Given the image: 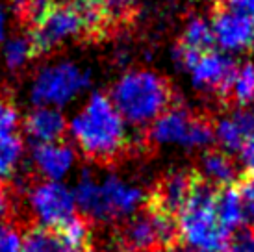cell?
<instances>
[{
	"label": "cell",
	"mask_w": 254,
	"mask_h": 252,
	"mask_svg": "<svg viewBox=\"0 0 254 252\" xmlns=\"http://www.w3.org/2000/svg\"><path fill=\"white\" fill-rule=\"evenodd\" d=\"M76 208L93 223H127L139 213L147 200V189L139 180L115 171H84L74 184Z\"/></svg>",
	"instance_id": "cell-1"
},
{
	"label": "cell",
	"mask_w": 254,
	"mask_h": 252,
	"mask_svg": "<svg viewBox=\"0 0 254 252\" xmlns=\"http://www.w3.org/2000/svg\"><path fill=\"white\" fill-rule=\"evenodd\" d=\"M67 132L82 154L99 161L117 158L130 139L127 121L106 93L87 95L69 119Z\"/></svg>",
	"instance_id": "cell-2"
},
{
	"label": "cell",
	"mask_w": 254,
	"mask_h": 252,
	"mask_svg": "<svg viewBox=\"0 0 254 252\" xmlns=\"http://www.w3.org/2000/svg\"><path fill=\"white\" fill-rule=\"evenodd\" d=\"M108 97L128 126H150L171 102L169 82L152 69L135 67L121 72Z\"/></svg>",
	"instance_id": "cell-3"
},
{
	"label": "cell",
	"mask_w": 254,
	"mask_h": 252,
	"mask_svg": "<svg viewBox=\"0 0 254 252\" xmlns=\"http://www.w3.org/2000/svg\"><path fill=\"white\" fill-rule=\"evenodd\" d=\"M177 230L190 252H223L232 230L221 215L217 191L195 186L186 206L178 211Z\"/></svg>",
	"instance_id": "cell-4"
},
{
	"label": "cell",
	"mask_w": 254,
	"mask_h": 252,
	"mask_svg": "<svg viewBox=\"0 0 254 252\" xmlns=\"http://www.w3.org/2000/svg\"><path fill=\"white\" fill-rule=\"evenodd\" d=\"M106 11L99 0H72L50 6L36 21L32 41L36 50L50 52L99 26Z\"/></svg>",
	"instance_id": "cell-5"
},
{
	"label": "cell",
	"mask_w": 254,
	"mask_h": 252,
	"mask_svg": "<svg viewBox=\"0 0 254 252\" xmlns=\"http://www.w3.org/2000/svg\"><path fill=\"white\" fill-rule=\"evenodd\" d=\"M91 70L72 60H54L43 63L34 72L28 85V97L34 106L62 110L76 102L89 91Z\"/></svg>",
	"instance_id": "cell-6"
},
{
	"label": "cell",
	"mask_w": 254,
	"mask_h": 252,
	"mask_svg": "<svg viewBox=\"0 0 254 252\" xmlns=\"http://www.w3.org/2000/svg\"><path fill=\"white\" fill-rule=\"evenodd\" d=\"M156 147L178 150H208L213 139V125L182 106L167 108L148 128Z\"/></svg>",
	"instance_id": "cell-7"
},
{
	"label": "cell",
	"mask_w": 254,
	"mask_h": 252,
	"mask_svg": "<svg viewBox=\"0 0 254 252\" xmlns=\"http://www.w3.org/2000/svg\"><path fill=\"white\" fill-rule=\"evenodd\" d=\"M24 206L43 230H62L76 217L78 210L71 186L49 180H39L26 189Z\"/></svg>",
	"instance_id": "cell-8"
},
{
	"label": "cell",
	"mask_w": 254,
	"mask_h": 252,
	"mask_svg": "<svg viewBox=\"0 0 254 252\" xmlns=\"http://www.w3.org/2000/svg\"><path fill=\"white\" fill-rule=\"evenodd\" d=\"M175 62L188 74L190 84L200 93L215 95L228 93V85L232 80L236 62L232 56L217 49H210L204 52H188L178 47L175 50Z\"/></svg>",
	"instance_id": "cell-9"
},
{
	"label": "cell",
	"mask_w": 254,
	"mask_h": 252,
	"mask_svg": "<svg viewBox=\"0 0 254 252\" xmlns=\"http://www.w3.org/2000/svg\"><path fill=\"white\" fill-rule=\"evenodd\" d=\"M177 236V223L160 210L139 211L121 230V241L128 252L165 251L175 243Z\"/></svg>",
	"instance_id": "cell-10"
},
{
	"label": "cell",
	"mask_w": 254,
	"mask_h": 252,
	"mask_svg": "<svg viewBox=\"0 0 254 252\" xmlns=\"http://www.w3.org/2000/svg\"><path fill=\"white\" fill-rule=\"evenodd\" d=\"M213 45L228 56L243 54L254 45V21L245 11L236 7H221L212 19Z\"/></svg>",
	"instance_id": "cell-11"
},
{
	"label": "cell",
	"mask_w": 254,
	"mask_h": 252,
	"mask_svg": "<svg viewBox=\"0 0 254 252\" xmlns=\"http://www.w3.org/2000/svg\"><path fill=\"white\" fill-rule=\"evenodd\" d=\"M30 163L41 180L49 182H65L69 176L74 175L78 167V152L76 147L69 143L54 141L45 145H34Z\"/></svg>",
	"instance_id": "cell-12"
},
{
	"label": "cell",
	"mask_w": 254,
	"mask_h": 252,
	"mask_svg": "<svg viewBox=\"0 0 254 252\" xmlns=\"http://www.w3.org/2000/svg\"><path fill=\"white\" fill-rule=\"evenodd\" d=\"M254 135V108L232 106L213 123V139L223 152H241Z\"/></svg>",
	"instance_id": "cell-13"
},
{
	"label": "cell",
	"mask_w": 254,
	"mask_h": 252,
	"mask_svg": "<svg viewBox=\"0 0 254 252\" xmlns=\"http://www.w3.org/2000/svg\"><path fill=\"white\" fill-rule=\"evenodd\" d=\"M22 126L24 133L30 137V141H34V145H45L64 139L69 121L65 119L62 110L34 106L32 112L24 117Z\"/></svg>",
	"instance_id": "cell-14"
},
{
	"label": "cell",
	"mask_w": 254,
	"mask_h": 252,
	"mask_svg": "<svg viewBox=\"0 0 254 252\" xmlns=\"http://www.w3.org/2000/svg\"><path fill=\"white\" fill-rule=\"evenodd\" d=\"M193 189H195V184H193L190 173H186L182 169H175V171L167 173L160 180L154 191L158 210L167 215L173 211H180L191 196Z\"/></svg>",
	"instance_id": "cell-15"
},
{
	"label": "cell",
	"mask_w": 254,
	"mask_h": 252,
	"mask_svg": "<svg viewBox=\"0 0 254 252\" xmlns=\"http://www.w3.org/2000/svg\"><path fill=\"white\" fill-rule=\"evenodd\" d=\"M198 173L208 184L225 188L236 182L238 178V163L232 156L223 150H206L198 161Z\"/></svg>",
	"instance_id": "cell-16"
},
{
	"label": "cell",
	"mask_w": 254,
	"mask_h": 252,
	"mask_svg": "<svg viewBox=\"0 0 254 252\" xmlns=\"http://www.w3.org/2000/svg\"><path fill=\"white\" fill-rule=\"evenodd\" d=\"M34 54H36V45H34L30 35L13 34L7 35L6 39L2 41L0 60L4 63V67L9 70L24 69L32 62Z\"/></svg>",
	"instance_id": "cell-17"
},
{
	"label": "cell",
	"mask_w": 254,
	"mask_h": 252,
	"mask_svg": "<svg viewBox=\"0 0 254 252\" xmlns=\"http://www.w3.org/2000/svg\"><path fill=\"white\" fill-rule=\"evenodd\" d=\"M180 49L198 54L204 50L213 49L212 22L202 15H193L190 21L184 24Z\"/></svg>",
	"instance_id": "cell-18"
},
{
	"label": "cell",
	"mask_w": 254,
	"mask_h": 252,
	"mask_svg": "<svg viewBox=\"0 0 254 252\" xmlns=\"http://www.w3.org/2000/svg\"><path fill=\"white\" fill-rule=\"evenodd\" d=\"M228 95L234 98L236 106L254 108V60L236 63L232 80L228 85Z\"/></svg>",
	"instance_id": "cell-19"
},
{
	"label": "cell",
	"mask_w": 254,
	"mask_h": 252,
	"mask_svg": "<svg viewBox=\"0 0 254 252\" xmlns=\"http://www.w3.org/2000/svg\"><path fill=\"white\" fill-rule=\"evenodd\" d=\"M24 143L19 133L0 135V178H11L24 161Z\"/></svg>",
	"instance_id": "cell-20"
},
{
	"label": "cell",
	"mask_w": 254,
	"mask_h": 252,
	"mask_svg": "<svg viewBox=\"0 0 254 252\" xmlns=\"http://www.w3.org/2000/svg\"><path fill=\"white\" fill-rule=\"evenodd\" d=\"M69 249L64 245L62 238L58 234L49 230H34L24 238L22 252H67Z\"/></svg>",
	"instance_id": "cell-21"
},
{
	"label": "cell",
	"mask_w": 254,
	"mask_h": 252,
	"mask_svg": "<svg viewBox=\"0 0 254 252\" xmlns=\"http://www.w3.org/2000/svg\"><path fill=\"white\" fill-rule=\"evenodd\" d=\"M60 238H62L64 245L69 251H84V245L89 239V226L84 221L74 217L71 223L65 224L64 228H62Z\"/></svg>",
	"instance_id": "cell-22"
},
{
	"label": "cell",
	"mask_w": 254,
	"mask_h": 252,
	"mask_svg": "<svg viewBox=\"0 0 254 252\" xmlns=\"http://www.w3.org/2000/svg\"><path fill=\"white\" fill-rule=\"evenodd\" d=\"M24 239L19 228L11 223L0 221V252H22Z\"/></svg>",
	"instance_id": "cell-23"
},
{
	"label": "cell",
	"mask_w": 254,
	"mask_h": 252,
	"mask_svg": "<svg viewBox=\"0 0 254 252\" xmlns=\"http://www.w3.org/2000/svg\"><path fill=\"white\" fill-rule=\"evenodd\" d=\"M21 125L19 110L11 102L0 98V135L6 133H17V128Z\"/></svg>",
	"instance_id": "cell-24"
},
{
	"label": "cell",
	"mask_w": 254,
	"mask_h": 252,
	"mask_svg": "<svg viewBox=\"0 0 254 252\" xmlns=\"http://www.w3.org/2000/svg\"><path fill=\"white\" fill-rule=\"evenodd\" d=\"M240 196L243 204V223L254 228V178L241 186Z\"/></svg>",
	"instance_id": "cell-25"
},
{
	"label": "cell",
	"mask_w": 254,
	"mask_h": 252,
	"mask_svg": "<svg viewBox=\"0 0 254 252\" xmlns=\"http://www.w3.org/2000/svg\"><path fill=\"white\" fill-rule=\"evenodd\" d=\"M223 252H254V234H241L236 239L228 241Z\"/></svg>",
	"instance_id": "cell-26"
},
{
	"label": "cell",
	"mask_w": 254,
	"mask_h": 252,
	"mask_svg": "<svg viewBox=\"0 0 254 252\" xmlns=\"http://www.w3.org/2000/svg\"><path fill=\"white\" fill-rule=\"evenodd\" d=\"M240 156H241V165H243L245 171L254 178V135L251 137V141H249L247 145L243 147Z\"/></svg>",
	"instance_id": "cell-27"
},
{
	"label": "cell",
	"mask_w": 254,
	"mask_h": 252,
	"mask_svg": "<svg viewBox=\"0 0 254 252\" xmlns=\"http://www.w3.org/2000/svg\"><path fill=\"white\" fill-rule=\"evenodd\" d=\"M106 15H119L121 11H125L130 0H99Z\"/></svg>",
	"instance_id": "cell-28"
},
{
	"label": "cell",
	"mask_w": 254,
	"mask_h": 252,
	"mask_svg": "<svg viewBox=\"0 0 254 252\" xmlns=\"http://www.w3.org/2000/svg\"><path fill=\"white\" fill-rule=\"evenodd\" d=\"M7 30H9V13L6 4L0 0V43L7 37Z\"/></svg>",
	"instance_id": "cell-29"
},
{
	"label": "cell",
	"mask_w": 254,
	"mask_h": 252,
	"mask_svg": "<svg viewBox=\"0 0 254 252\" xmlns=\"http://www.w3.org/2000/svg\"><path fill=\"white\" fill-rule=\"evenodd\" d=\"M226 4L230 7H236V9L245 11L251 17H254V0H226Z\"/></svg>",
	"instance_id": "cell-30"
},
{
	"label": "cell",
	"mask_w": 254,
	"mask_h": 252,
	"mask_svg": "<svg viewBox=\"0 0 254 252\" xmlns=\"http://www.w3.org/2000/svg\"><path fill=\"white\" fill-rule=\"evenodd\" d=\"M7 211H9V196H7V193L0 186V217L6 215Z\"/></svg>",
	"instance_id": "cell-31"
},
{
	"label": "cell",
	"mask_w": 254,
	"mask_h": 252,
	"mask_svg": "<svg viewBox=\"0 0 254 252\" xmlns=\"http://www.w3.org/2000/svg\"><path fill=\"white\" fill-rule=\"evenodd\" d=\"M67 252H91V251H67Z\"/></svg>",
	"instance_id": "cell-32"
},
{
	"label": "cell",
	"mask_w": 254,
	"mask_h": 252,
	"mask_svg": "<svg viewBox=\"0 0 254 252\" xmlns=\"http://www.w3.org/2000/svg\"><path fill=\"white\" fill-rule=\"evenodd\" d=\"M113 252H128V251H125V249H123V251H113Z\"/></svg>",
	"instance_id": "cell-33"
},
{
	"label": "cell",
	"mask_w": 254,
	"mask_h": 252,
	"mask_svg": "<svg viewBox=\"0 0 254 252\" xmlns=\"http://www.w3.org/2000/svg\"><path fill=\"white\" fill-rule=\"evenodd\" d=\"M253 21H254V17H253Z\"/></svg>",
	"instance_id": "cell-34"
}]
</instances>
